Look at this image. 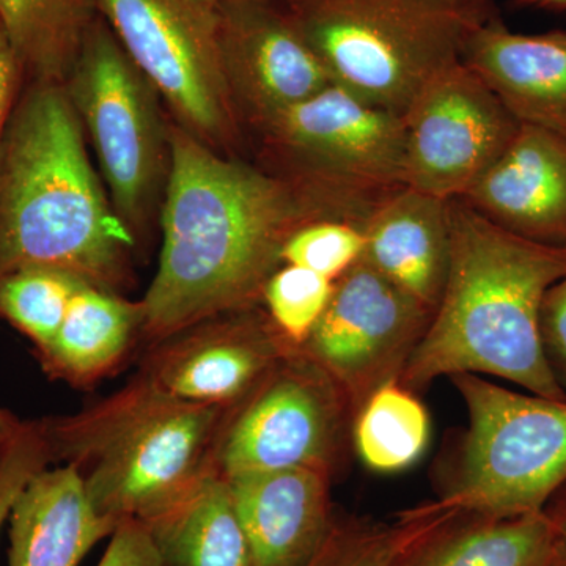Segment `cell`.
I'll list each match as a JSON object with an SVG mask.
<instances>
[{"instance_id": "30bf717a", "label": "cell", "mask_w": 566, "mask_h": 566, "mask_svg": "<svg viewBox=\"0 0 566 566\" xmlns=\"http://www.w3.org/2000/svg\"><path fill=\"white\" fill-rule=\"evenodd\" d=\"M349 415L352 408L333 379L303 349H294L227 411L212 469L223 476L292 468L333 474Z\"/></svg>"}, {"instance_id": "4dcf8cb0", "label": "cell", "mask_w": 566, "mask_h": 566, "mask_svg": "<svg viewBox=\"0 0 566 566\" xmlns=\"http://www.w3.org/2000/svg\"><path fill=\"white\" fill-rule=\"evenodd\" d=\"M542 338L551 367L566 392V274L546 294L542 307Z\"/></svg>"}, {"instance_id": "277c9868", "label": "cell", "mask_w": 566, "mask_h": 566, "mask_svg": "<svg viewBox=\"0 0 566 566\" xmlns=\"http://www.w3.org/2000/svg\"><path fill=\"white\" fill-rule=\"evenodd\" d=\"M226 409L174 397L140 371L76 415L36 420L51 464L73 465L96 512L147 524L211 468Z\"/></svg>"}, {"instance_id": "d6986e66", "label": "cell", "mask_w": 566, "mask_h": 566, "mask_svg": "<svg viewBox=\"0 0 566 566\" xmlns=\"http://www.w3.org/2000/svg\"><path fill=\"white\" fill-rule=\"evenodd\" d=\"M9 566H80L115 521L96 512L73 465L44 468L11 505Z\"/></svg>"}, {"instance_id": "f1b7e54d", "label": "cell", "mask_w": 566, "mask_h": 566, "mask_svg": "<svg viewBox=\"0 0 566 566\" xmlns=\"http://www.w3.org/2000/svg\"><path fill=\"white\" fill-rule=\"evenodd\" d=\"M50 464V453L36 420L22 422L18 434L0 447V532L22 488L36 472Z\"/></svg>"}, {"instance_id": "5b68a950", "label": "cell", "mask_w": 566, "mask_h": 566, "mask_svg": "<svg viewBox=\"0 0 566 566\" xmlns=\"http://www.w3.org/2000/svg\"><path fill=\"white\" fill-rule=\"evenodd\" d=\"M333 84L401 115L493 9L450 0H282Z\"/></svg>"}, {"instance_id": "2e32d148", "label": "cell", "mask_w": 566, "mask_h": 566, "mask_svg": "<svg viewBox=\"0 0 566 566\" xmlns=\"http://www.w3.org/2000/svg\"><path fill=\"white\" fill-rule=\"evenodd\" d=\"M253 566H307L335 523L331 474L292 468L226 476Z\"/></svg>"}, {"instance_id": "d590c367", "label": "cell", "mask_w": 566, "mask_h": 566, "mask_svg": "<svg viewBox=\"0 0 566 566\" xmlns=\"http://www.w3.org/2000/svg\"><path fill=\"white\" fill-rule=\"evenodd\" d=\"M450 2L461 3V6L483 7V9H493L491 0H450Z\"/></svg>"}, {"instance_id": "8992f818", "label": "cell", "mask_w": 566, "mask_h": 566, "mask_svg": "<svg viewBox=\"0 0 566 566\" xmlns=\"http://www.w3.org/2000/svg\"><path fill=\"white\" fill-rule=\"evenodd\" d=\"M263 169L324 219L357 223L406 188L405 120L329 84L256 132Z\"/></svg>"}, {"instance_id": "83f0119b", "label": "cell", "mask_w": 566, "mask_h": 566, "mask_svg": "<svg viewBox=\"0 0 566 566\" xmlns=\"http://www.w3.org/2000/svg\"><path fill=\"white\" fill-rule=\"evenodd\" d=\"M365 238L363 227L335 219L305 223L286 240L282 264H294L338 281L363 259Z\"/></svg>"}, {"instance_id": "7c38bea8", "label": "cell", "mask_w": 566, "mask_h": 566, "mask_svg": "<svg viewBox=\"0 0 566 566\" xmlns=\"http://www.w3.org/2000/svg\"><path fill=\"white\" fill-rule=\"evenodd\" d=\"M403 120L406 188L446 200L461 199L520 128L463 61L428 81Z\"/></svg>"}, {"instance_id": "6da1fadb", "label": "cell", "mask_w": 566, "mask_h": 566, "mask_svg": "<svg viewBox=\"0 0 566 566\" xmlns=\"http://www.w3.org/2000/svg\"><path fill=\"white\" fill-rule=\"evenodd\" d=\"M169 181L158 270L144 305V340L262 304L286 240L323 214L263 167L221 155L170 118Z\"/></svg>"}, {"instance_id": "44dd1931", "label": "cell", "mask_w": 566, "mask_h": 566, "mask_svg": "<svg viewBox=\"0 0 566 566\" xmlns=\"http://www.w3.org/2000/svg\"><path fill=\"white\" fill-rule=\"evenodd\" d=\"M557 526L545 512L513 517L449 512L394 566H549Z\"/></svg>"}, {"instance_id": "9a60e30c", "label": "cell", "mask_w": 566, "mask_h": 566, "mask_svg": "<svg viewBox=\"0 0 566 566\" xmlns=\"http://www.w3.org/2000/svg\"><path fill=\"white\" fill-rule=\"evenodd\" d=\"M461 199L506 232L566 249V136L521 125Z\"/></svg>"}, {"instance_id": "d6a6232c", "label": "cell", "mask_w": 566, "mask_h": 566, "mask_svg": "<svg viewBox=\"0 0 566 566\" xmlns=\"http://www.w3.org/2000/svg\"><path fill=\"white\" fill-rule=\"evenodd\" d=\"M21 427L22 420L18 419L13 412L0 408V447L11 441L21 430Z\"/></svg>"}, {"instance_id": "4316f807", "label": "cell", "mask_w": 566, "mask_h": 566, "mask_svg": "<svg viewBox=\"0 0 566 566\" xmlns=\"http://www.w3.org/2000/svg\"><path fill=\"white\" fill-rule=\"evenodd\" d=\"M335 282L294 264H282L263 290L262 304L279 334L303 348L334 294Z\"/></svg>"}, {"instance_id": "1f68e13d", "label": "cell", "mask_w": 566, "mask_h": 566, "mask_svg": "<svg viewBox=\"0 0 566 566\" xmlns=\"http://www.w3.org/2000/svg\"><path fill=\"white\" fill-rule=\"evenodd\" d=\"M25 84L28 81H25L20 59L11 46L9 35L0 22V151H2L11 115H13Z\"/></svg>"}, {"instance_id": "484cf974", "label": "cell", "mask_w": 566, "mask_h": 566, "mask_svg": "<svg viewBox=\"0 0 566 566\" xmlns=\"http://www.w3.org/2000/svg\"><path fill=\"white\" fill-rule=\"evenodd\" d=\"M447 513L434 502L405 513L394 524L335 517L326 543L307 566H394L406 547Z\"/></svg>"}, {"instance_id": "e0dca14e", "label": "cell", "mask_w": 566, "mask_h": 566, "mask_svg": "<svg viewBox=\"0 0 566 566\" xmlns=\"http://www.w3.org/2000/svg\"><path fill=\"white\" fill-rule=\"evenodd\" d=\"M461 61L521 125L566 136V31L527 35L491 17L469 35Z\"/></svg>"}, {"instance_id": "9c48e42d", "label": "cell", "mask_w": 566, "mask_h": 566, "mask_svg": "<svg viewBox=\"0 0 566 566\" xmlns=\"http://www.w3.org/2000/svg\"><path fill=\"white\" fill-rule=\"evenodd\" d=\"M98 9L170 118L238 158L244 129L223 74L218 0H98Z\"/></svg>"}, {"instance_id": "52a82bcc", "label": "cell", "mask_w": 566, "mask_h": 566, "mask_svg": "<svg viewBox=\"0 0 566 566\" xmlns=\"http://www.w3.org/2000/svg\"><path fill=\"white\" fill-rule=\"evenodd\" d=\"M63 87L92 142L112 207L144 252L159 226L172 164L161 96L102 14Z\"/></svg>"}, {"instance_id": "8fae6325", "label": "cell", "mask_w": 566, "mask_h": 566, "mask_svg": "<svg viewBox=\"0 0 566 566\" xmlns=\"http://www.w3.org/2000/svg\"><path fill=\"white\" fill-rule=\"evenodd\" d=\"M431 314L365 260L338 281L303 352L337 385L352 412L400 379Z\"/></svg>"}, {"instance_id": "3957f363", "label": "cell", "mask_w": 566, "mask_h": 566, "mask_svg": "<svg viewBox=\"0 0 566 566\" xmlns=\"http://www.w3.org/2000/svg\"><path fill=\"white\" fill-rule=\"evenodd\" d=\"M450 212L444 293L398 381L415 392L441 376H495L566 401L542 338L543 303L566 274V249L506 232L463 199Z\"/></svg>"}, {"instance_id": "8d00e7d4", "label": "cell", "mask_w": 566, "mask_h": 566, "mask_svg": "<svg viewBox=\"0 0 566 566\" xmlns=\"http://www.w3.org/2000/svg\"><path fill=\"white\" fill-rule=\"evenodd\" d=\"M549 566H558V564L556 562V557H554L553 564H551Z\"/></svg>"}, {"instance_id": "ffe728a7", "label": "cell", "mask_w": 566, "mask_h": 566, "mask_svg": "<svg viewBox=\"0 0 566 566\" xmlns=\"http://www.w3.org/2000/svg\"><path fill=\"white\" fill-rule=\"evenodd\" d=\"M144 329V305L85 283L74 294L54 338L33 349L51 379L85 389L118 370Z\"/></svg>"}, {"instance_id": "f546056e", "label": "cell", "mask_w": 566, "mask_h": 566, "mask_svg": "<svg viewBox=\"0 0 566 566\" xmlns=\"http://www.w3.org/2000/svg\"><path fill=\"white\" fill-rule=\"evenodd\" d=\"M98 566H163L147 526L137 520H123L111 535Z\"/></svg>"}, {"instance_id": "7a4b0ae2", "label": "cell", "mask_w": 566, "mask_h": 566, "mask_svg": "<svg viewBox=\"0 0 566 566\" xmlns=\"http://www.w3.org/2000/svg\"><path fill=\"white\" fill-rule=\"evenodd\" d=\"M139 253L93 167L65 87L28 82L0 151V277L50 266L123 294Z\"/></svg>"}, {"instance_id": "603a6c76", "label": "cell", "mask_w": 566, "mask_h": 566, "mask_svg": "<svg viewBox=\"0 0 566 566\" xmlns=\"http://www.w3.org/2000/svg\"><path fill=\"white\" fill-rule=\"evenodd\" d=\"M98 17V0H0L25 81L40 84L65 85Z\"/></svg>"}, {"instance_id": "ba28073f", "label": "cell", "mask_w": 566, "mask_h": 566, "mask_svg": "<svg viewBox=\"0 0 566 566\" xmlns=\"http://www.w3.org/2000/svg\"><path fill=\"white\" fill-rule=\"evenodd\" d=\"M450 378L469 424L438 504L493 517L543 512L566 482V401L513 392L480 375Z\"/></svg>"}, {"instance_id": "74e56055", "label": "cell", "mask_w": 566, "mask_h": 566, "mask_svg": "<svg viewBox=\"0 0 566 566\" xmlns=\"http://www.w3.org/2000/svg\"><path fill=\"white\" fill-rule=\"evenodd\" d=\"M275 2H282V0H275Z\"/></svg>"}, {"instance_id": "836d02e7", "label": "cell", "mask_w": 566, "mask_h": 566, "mask_svg": "<svg viewBox=\"0 0 566 566\" xmlns=\"http://www.w3.org/2000/svg\"><path fill=\"white\" fill-rule=\"evenodd\" d=\"M554 521L557 526L556 562L558 566H566V513L562 520Z\"/></svg>"}, {"instance_id": "5bb4252c", "label": "cell", "mask_w": 566, "mask_h": 566, "mask_svg": "<svg viewBox=\"0 0 566 566\" xmlns=\"http://www.w3.org/2000/svg\"><path fill=\"white\" fill-rule=\"evenodd\" d=\"M222 69L241 126L260 132L333 84L285 7L218 0Z\"/></svg>"}, {"instance_id": "cb8c5ba5", "label": "cell", "mask_w": 566, "mask_h": 566, "mask_svg": "<svg viewBox=\"0 0 566 566\" xmlns=\"http://www.w3.org/2000/svg\"><path fill=\"white\" fill-rule=\"evenodd\" d=\"M430 441V416L398 379L375 390L354 420V444L367 468L398 472L415 464Z\"/></svg>"}, {"instance_id": "e575fe53", "label": "cell", "mask_w": 566, "mask_h": 566, "mask_svg": "<svg viewBox=\"0 0 566 566\" xmlns=\"http://www.w3.org/2000/svg\"><path fill=\"white\" fill-rule=\"evenodd\" d=\"M527 6L547 7V9H566V0H521Z\"/></svg>"}, {"instance_id": "4fadbf2b", "label": "cell", "mask_w": 566, "mask_h": 566, "mask_svg": "<svg viewBox=\"0 0 566 566\" xmlns=\"http://www.w3.org/2000/svg\"><path fill=\"white\" fill-rule=\"evenodd\" d=\"M294 349L260 304L210 316L148 345L140 374L181 400L230 411Z\"/></svg>"}, {"instance_id": "ac0fdd59", "label": "cell", "mask_w": 566, "mask_h": 566, "mask_svg": "<svg viewBox=\"0 0 566 566\" xmlns=\"http://www.w3.org/2000/svg\"><path fill=\"white\" fill-rule=\"evenodd\" d=\"M452 200L403 188L363 223V260L433 316L444 293L452 249Z\"/></svg>"}, {"instance_id": "7402d4cb", "label": "cell", "mask_w": 566, "mask_h": 566, "mask_svg": "<svg viewBox=\"0 0 566 566\" xmlns=\"http://www.w3.org/2000/svg\"><path fill=\"white\" fill-rule=\"evenodd\" d=\"M145 526L163 566H253L229 482L212 465Z\"/></svg>"}, {"instance_id": "d4e9b609", "label": "cell", "mask_w": 566, "mask_h": 566, "mask_svg": "<svg viewBox=\"0 0 566 566\" xmlns=\"http://www.w3.org/2000/svg\"><path fill=\"white\" fill-rule=\"evenodd\" d=\"M82 279L50 266H31L0 277V319L29 338L33 349L50 344L62 326Z\"/></svg>"}]
</instances>
